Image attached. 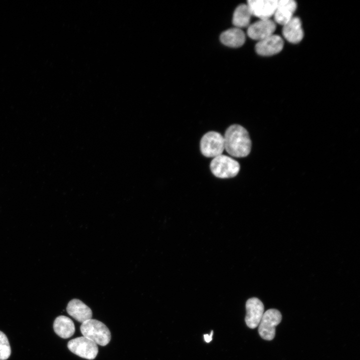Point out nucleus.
<instances>
[{
	"label": "nucleus",
	"mask_w": 360,
	"mask_h": 360,
	"mask_svg": "<svg viewBox=\"0 0 360 360\" xmlns=\"http://www.w3.org/2000/svg\"><path fill=\"white\" fill-rule=\"evenodd\" d=\"M213 335V331L212 330L210 334H206L204 335V340L206 342H210L212 340V336Z\"/></svg>",
	"instance_id": "obj_18"
},
{
	"label": "nucleus",
	"mask_w": 360,
	"mask_h": 360,
	"mask_svg": "<svg viewBox=\"0 0 360 360\" xmlns=\"http://www.w3.org/2000/svg\"><path fill=\"white\" fill-rule=\"evenodd\" d=\"M277 2L278 0H250L247 5L252 15L264 20L274 16Z\"/></svg>",
	"instance_id": "obj_9"
},
{
	"label": "nucleus",
	"mask_w": 360,
	"mask_h": 360,
	"mask_svg": "<svg viewBox=\"0 0 360 360\" xmlns=\"http://www.w3.org/2000/svg\"><path fill=\"white\" fill-rule=\"evenodd\" d=\"M80 330L83 336L102 346L108 344L111 339L108 328L102 322L95 319H90L82 323Z\"/></svg>",
	"instance_id": "obj_2"
},
{
	"label": "nucleus",
	"mask_w": 360,
	"mask_h": 360,
	"mask_svg": "<svg viewBox=\"0 0 360 360\" xmlns=\"http://www.w3.org/2000/svg\"><path fill=\"white\" fill-rule=\"evenodd\" d=\"M224 149L236 158L246 156L250 152L252 142L246 128L239 124H232L226 130L224 136Z\"/></svg>",
	"instance_id": "obj_1"
},
{
	"label": "nucleus",
	"mask_w": 360,
	"mask_h": 360,
	"mask_svg": "<svg viewBox=\"0 0 360 360\" xmlns=\"http://www.w3.org/2000/svg\"><path fill=\"white\" fill-rule=\"evenodd\" d=\"M210 169L216 177L227 178L236 176L240 171V166L236 160L231 157L221 154L212 160Z\"/></svg>",
	"instance_id": "obj_3"
},
{
	"label": "nucleus",
	"mask_w": 360,
	"mask_h": 360,
	"mask_svg": "<svg viewBox=\"0 0 360 360\" xmlns=\"http://www.w3.org/2000/svg\"><path fill=\"white\" fill-rule=\"evenodd\" d=\"M246 308L245 322L247 326L250 328H256L264 314L263 303L256 298H252L246 301Z\"/></svg>",
	"instance_id": "obj_7"
},
{
	"label": "nucleus",
	"mask_w": 360,
	"mask_h": 360,
	"mask_svg": "<svg viewBox=\"0 0 360 360\" xmlns=\"http://www.w3.org/2000/svg\"><path fill=\"white\" fill-rule=\"evenodd\" d=\"M200 149L206 157L214 158L222 154L224 150V136L216 132H206L201 138Z\"/></svg>",
	"instance_id": "obj_4"
},
{
	"label": "nucleus",
	"mask_w": 360,
	"mask_h": 360,
	"mask_svg": "<svg viewBox=\"0 0 360 360\" xmlns=\"http://www.w3.org/2000/svg\"><path fill=\"white\" fill-rule=\"evenodd\" d=\"M252 14L248 6L246 4L238 6L234 10L232 23L236 28H240L248 26Z\"/></svg>",
	"instance_id": "obj_16"
},
{
	"label": "nucleus",
	"mask_w": 360,
	"mask_h": 360,
	"mask_svg": "<svg viewBox=\"0 0 360 360\" xmlns=\"http://www.w3.org/2000/svg\"><path fill=\"white\" fill-rule=\"evenodd\" d=\"M68 348L72 353L88 360L95 358L98 352L97 344L84 336L70 340Z\"/></svg>",
	"instance_id": "obj_6"
},
{
	"label": "nucleus",
	"mask_w": 360,
	"mask_h": 360,
	"mask_svg": "<svg viewBox=\"0 0 360 360\" xmlns=\"http://www.w3.org/2000/svg\"><path fill=\"white\" fill-rule=\"evenodd\" d=\"M276 24L270 19L259 20L249 26L247 34L252 39L258 41L274 34Z\"/></svg>",
	"instance_id": "obj_8"
},
{
	"label": "nucleus",
	"mask_w": 360,
	"mask_h": 360,
	"mask_svg": "<svg viewBox=\"0 0 360 360\" xmlns=\"http://www.w3.org/2000/svg\"><path fill=\"white\" fill-rule=\"evenodd\" d=\"M66 311L70 316L82 324L92 318L91 309L78 299H72L69 302Z\"/></svg>",
	"instance_id": "obj_12"
},
{
	"label": "nucleus",
	"mask_w": 360,
	"mask_h": 360,
	"mask_svg": "<svg viewBox=\"0 0 360 360\" xmlns=\"http://www.w3.org/2000/svg\"><path fill=\"white\" fill-rule=\"evenodd\" d=\"M53 328L55 333L63 338L71 337L75 332L74 322L64 316H58L55 319Z\"/></svg>",
	"instance_id": "obj_15"
},
{
	"label": "nucleus",
	"mask_w": 360,
	"mask_h": 360,
	"mask_svg": "<svg viewBox=\"0 0 360 360\" xmlns=\"http://www.w3.org/2000/svg\"><path fill=\"white\" fill-rule=\"evenodd\" d=\"M282 32L284 38L289 42L294 44L299 42L304 36L300 19L294 16L283 26Z\"/></svg>",
	"instance_id": "obj_13"
},
{
	"label": "nucleus",
	"mask_w": 360,
	"mask_h": 360,
	"mask_svg": "<svg viewBox=\"0 0 360 360\" xmlns=\"http://www.w3.org/2000/svg\"><path fill=\"white\" fill-rule=\"evenodd\" d=\"M11 354V348L6 335L0 331V360H6Z\"/></svg>",
	"instance_id": "obj_17"
},
{
	"label": "nucleus",
	"mask_w": 360,
	"mask_h": 360,
	"mask_svg": "<svg viewBox=\"0 0 360 360\" xmlns=\"http://www.w3.org/2000/svg\"><path fill=\"white\" fill-rule=\"evenodd\" d=\"M297 4L293 0H278L274 14L276 22L284 26L294 17Z\"/></svg>",
	"instance_id": "obj_11"
},
{
	"label": "nucleus",
	"mask_w": 360,
	"mask_h": 360,
	"mask_svg": "<svg viewBox=\"0 0 360 360\" xmlns=\"http://www.w3.org/2000/svg\"><path fill=\"white\" fill-rule=\"evenodd\" d=\"M284 42L278 35L272 34L258 41L256 45L257 54L263 56H270L280 52L283 48Z\"/></svg>",
	"instance_id": "obj_10"
},
{
	"label": "nucleus",
	"mask_w": 360,
	"mask_h": 360,
	"mask_svg": "<svg viewBox=\"0 0 360 360\" xmlns=\"http://www.w3.org/2000/svg\"><path fill=\"white\" fill-rule=\"evenodd\" d=\"M280 312L277 310L272 308L267 310L262 316L258 325V333L265 340H272L276 334V326L281 322Z\"/></svg>",
	"instance_id": "obj_5"
},
{
	"label": "nucleus",
	"mask_w": 360,
	"mask_h": 360,
	"mask_svg": "<svg viewBox=\"0 0 360 360\" xmlns=\"http://www.w3.org/2000/svg\"><path fill=\"white\" fill-rule=\"evenodd\" d=\"M246 40L245 34L240 28H234L228 29L220 36V40L224 45L232 48L242 46Z\"/></svg>",
	"instance_id": "obj_14"
}]
</instances>
